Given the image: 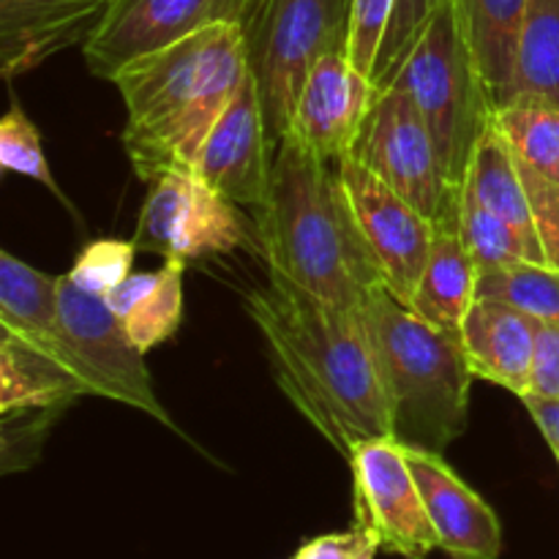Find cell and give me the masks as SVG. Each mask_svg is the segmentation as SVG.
Wrapping results in <instances>:
<instances>
[{
    "mask_svg": "<svg viewBox=\"0 0 559 559\" xmlns=\"http://www.w3.org/2000/svg\"><path fill=\"white\" fill-rule=\"evenodd\" d=\"M538 320L497 298H475L462 325V344L475 380L516 393L530 391Z\"/></svg>",
    "mask_w": 559,
    "mask_h": 559,
    "instance_id": "obj_17",
    "label": "cell"
},
{
    "mask_svg": "<svg viewBox=\"0 0 559 559\" xmlns=\"http://www.w3.org/2000/svg\"><path fill=\"white\" fill-rule=\"evenodd\" d=\"M66 409H14V413H0V429H3V473L27 469L38 462L44 437L55 426V420Z\"/></svg>",
    "mask_w": 559,
    "mask_h": 559,
    "instance_id": "obj_30",
    "label": "cell"
},
{
    "mask_svg": "<svg viewBox=\"0 0 559 559\" xmlns=\"http://www.w3.org/2000/svg\"><path fill=\"white\" fill-rule=\"evenodd\" d=\"M524 409L533 415L535 426L540 429L544 440L549 442L551 453H555L559 464V399H538V396H524Z\"/></svg>",
    "mask_w": 559,
    "mask_h": 559,
    "instance_id": "obj_34",
    "label": "cell"
},
{
    "mask_svg": "<svg viewBox=\"0 0 559 559\" xmlns=\"http://www.w3.org/2000/svg\"><path fill=\"white\" fill-rule=\"evenodd\" d=\"M360 314L380 364L393 437L407 448L445 453L467 431L475 380L462 333L429 325L382 284Z\"/></svg>",
    "mask_w": 559,
    "mask_h": 559,
    "instance_id": "obj_4",
    "label": "cell"
},
{
    "mask_svg": "<svg viewBox=\"0 0 559 559\" xmlns=\"http://www.w3.org/2000/svg\"><path fill=\"white\" fill-rule=\"evenodd\" d=\"M0 167L5 173L25 175V178L41 183L49 194L58 197L60 202L69 205V200L60 191L52 169H49L47 153H44L41 136L33 120L27 118L22 107H9V112L0 118Z\"/></svg>",
    "mask_w": 559,
    "mask_h": 559,
    "instance_id": "obj_27",
    "label": "cell"
},
{
    "mask_svg": "<svg viewBox=\"0 0 559 559\" xmlns=\"http://www.w3.org/2000/svg\"><path fill=\"white\" fill-rule=\"evenodd\" d=\"M377 551L382 549L374 535L355 524L353 530H344V533L306 540L293 559H374Z\"/></svg>",
    "mask_w": 559,
    "mask_h": 559,
    "instance_id": "obj_32",
    "label": "cell"
},
{
    "mask_svg": "<svg viewBox=\"0 0 559 559\" xmlns=\"http://www.w3.org/2000/svg\"><path fill=\"white\" fill-rule=\"evenodd\" d=\"M273 147L260 85L249 74L207 131L191 169L229 202L260 211L271 189Z\"/></svg>",
    "mask_w": 559,
    "mask_h": 559,
    "instance_id": "obj_13",
    "label": "cell"
},
{
    "mask_svg": "<svg viewBox=\"0 0 559 559\" xmlns=\"http://www.w3.org/2000/svg\"><path fill=\"white\" fill-rule=\"evenodd\" d=\"M338 178L382 287L409 306L429 262L437 224L358 158L344 156L338 162Z\"/></svg>",
    "mask_w": 559,
    "mask_h": 559,
    "instance_id": "obj_10",
    "label": "cell"
},
{
    "mask_svg": "<svg viewBox=\"0 0 559 559\" xmlns=\"http://www.w3.org/2000/svg\"><path fill=\"white\" fill-rule=\"evenodd\" d=\"M183 267L186 262L164 260L158 271L131 273L107 295V306L123 322L131 342L151 353L167 342L183 320Z\"/></svg>",
    "mask_w": 559,
    "mask_h": 559,
    "instance_id": "obj_20",
    "label": "cell"
},
{
    "mask_svg": "<svg viewBox=\"0 0 559 559\" xmlns=\"http://www.w3.org/2000/svg\"><path fill=\"white\" fill-rule=\"evenodd\" d=\"M464 186H469L473 194L519 235V240L527 249L530 262L549 265L527 189H524L516 158H513L511 142L495 123V118L475 145L473 158L467 164V175H464Z\"/></svg>",
    "mask_w": 559,
    "mask_h": 559,
    "instance_id": "obj_19",
    "label": "cell"
},
{
    "mask_svg": "<svg viewBox=\"0 0 559 559\" xmlns=\"http://www.w3.org/2000/svg\"><path fill=\"white\" fill-rule=\"evenodd\" d=\"M353 0H249L240 20L273 145L287 136L295 102L317 60L347 52Z\"/></svg>",
    "mask_w": 559,
    "mask_h": 559,
    "instance_id": "obj_6",
    "label": "cell"
},
{
    "mask_svg": "<svg viewBox=\"0 0 559 559\" xmlns=\"http://www.w3.org/2000/svg\"><path fill=\"white\" fill-rule=\"evenodd\" d=\"M60 317V276L38 271L0 251V328L3 336L41 347Z\"/></svg>",
    "mask_w": 559,
    "mask_h": 559,
    "instance_id": "obj_22",
    "label": "cell"
},
{
    "mask_svg": "<svg viewBox=\"0 0 559 559\" xmlns=\"http://www.w3.org/2000/svg\"><path fill=\"white\" fill-rule=\"evenodd\" d=\"M251 74L240 22H216L131 60L109 82L126 104L123 147L140 180L194 167L207 131Z\"/></svg>",
    "mask_w": 559,
    "mask_h": 559,
    "instance_id": "obj_2",
    "label": "cell"
},
{
    "mask_svg": "<svg viewBox=\"0 0 559 559\" xmlns=\"http://www.w3.org/2000/svg\"><path fill=\"white\" fill-rule=\"evenodd\" d=\"M36 349L69 371L82 396L126 404L178 431L173 415L158 402L145 353L131 342L107 300L80 289L69 276H60V317L52 338Z\"/></svg>",
    "mask_w": 559,
    "mask_h": 559,
    "instance_id": "obj_7",
    "label": "cell"
},
{
    "mask_svg": "<svg viewBox=\"0 0 559 559\" xmlns=\"http://www.w3.org/2000/svg\"><path fill=\"white\" fill-rule=\"evenodd\" d=\"M115 0H0V71L11 82L63 49L85 47Z\"/></svg>",
    "mask_w": 559,
    "mask_h": 559,
    "instance_id": "obj_16",
    "label": "cell"
},
{
    "mask_svg": "<svg viewBox=\"0 0 559 559\" xmlns=\"http://www.w3.org/2000/svg\"><path fill=\"white\" fill-rule=\"evenodd\" d=\"M508 104L559 109V0H527ZM500 109V107H497Z\"/></svg>",
    "mask_w": 559,
    "mask_h": 559,
    "instance_id": "obj_21",
    "label": "cell"
},
{
    "mask_svg": "<svg viewBox=\"0 0 559 559\" xmlns=\"http://www.w3.org/2000/svg\"><path fill=\"white\" fill-rule=\"evenodd\" d=\"M235 207L194 169H169L151 183L131 240L140 251L178 262L229 254L246 240Z\"/></svg>",
    "mask_w": 559,
    "mask_h": 559,
    "instance_id": "obj_9",
    "label": "cell"
},
{
    "mask_svg": "<svg viewBox=\"0 0 559 559\" xmlns=\"http://www.w3.org/2000/svg\"><path fill=\"white\" fill-rule=\"evenodd\" d=\"M267 271L336 309L360 311L380 276L355 224L338 162L298 136L276 145L267 200L257 211Z\"/></svg>",
    "mask_w": 559,
    "mask_h": 559,
    "instance_id": "obj_3",
    "label": "cell"
},
{
    "mask_svg": "<svg viewBox=\"0 0 559 559\" xmlns=\"http://www.w3.org/2000/svg\"><path fill=\"white\" fill-rule=\"evenodd\" d=\"M249 0H115L82 47L87 69L112 80L123 66L216 22H240Z\"/></svg>",
    "mask_w": 559,
    "mask_h": 559,
    "instance_id": "obj_12",
    "label": "cell"
},
{
    "mask_svg": "<svg viewBox=\"0 0 559 559\" xmlns=\"http://www.w3.org/2000/svg\"><path fill=\"white\" fill-rule=\"evenodd\" d=\"M527 396L559 399V328L557 325L538 322Z\"/></svg>",
    "mask_w": 559,
    "mask_h": 559,
    "instance_id": "obj_33",
    "label": "cell"
},
{
    "mask_svg": "<svg viewBox=\"0 0 559 559\" xmlns=\"http://www.w3.org/2000/svg\"><path fill=\"white\" fill-rule=\"evenodd\" d=\"M246 309L278 388L322 440L349 459L360 442L393 437L380 364L360 311L322 304L273 273L246 298Z\"/></svg>",
    "mask_w": 559,
    "mask_h": 559,
    "instance_id": "obj_1",
    "label": "cell"
},
{
    "mask_svg": "<svg viewBox=\"0 0 559 559\" xmlns=\"http://www.w3.org/2000/svg\"><path fill=\"white\" fill-rule=\"evenodd\" d=\"M374 96L371 80L349 63L347 52L322 55L300 87L287 134L317 156L342 162L353 151Z\"/></svg>",
    "mask_w": 559,
    "mask_h": 559,
    "instance_id": "obj_14",
    "label": "cell"
},
{
    "mask_svg": "<svg viewBox=\"0 0 559 559\" xmlns=\"http://www.w3.org/2000/svg\"><path fill=\"white\" fill-rule=\"evenodd\" d=\"M404 451L435 524L440 551L451 559H500L502 524L495 508L459 478L442 453L407 445Z\"/></svg>",
    "mask_w": 559,
    "mask_h": 559,
    "instance_id": "obj_15",
    "label": "cell"
},
{
    "mask_svg": "<svg viewBox=\"0 0 559 559\" xmlns=\"http://www.w3.org/2000/svg\"><path fill=\"white\" fill-rule=\"evenodd\" d=\"M349 156L358 158L435 224L459 211L462 186L456 189L445 178L435 136L418 104L402 85L377 91Z\"/></svg>",
    "mask_w": 559,
    "mask_h": 559,
    "instance_id": "obj_8",
    "label": "cell"
},
{
    "mask_svg": "<svg viewBox=\"0 0 559 559\" xmlns=\"http://www.w3.org/2000/svg\"><path fill=\"white\" fill-rule=\"evenodd\" d=\"M136 251L140 249L134 240H93L80 251L66 276L85 293L107 298L118 284H123L134 273L131 267H134Z\"/></svg>",
    "mask_w": 559,
    "mask_h": 559,
    "instance_id": "obj_29",
    "label": "cell"
},
{
    "mask_svg": "<svg viewBox=\"0 0 559 559\" xmlns=\"http://www.w3.org/2000/svg\"><path fill=\"white\" fill-rule=\"evenodd\" d=\"M347 464L355 484V524L374 535L382 551L426 559L440 549L407 451L396 437L360 442Z\"/></svg>",
    "mask_w": 559,
    "mask_h": 559,
    "instance_id": "obj_11",
    "label": "cell"
},
{
    "mask_svg": "<svg viewBox=\"0 0 559 559\" xmlns=\"http://www.w3.org/2000/svg\"><path fill=\"white\" fill-rule=\"evenodd\" d=\"M456 5L495 107H502L513 80L527 0H456Z\"/></svg>",
    "mask_w": 559,
    "mask_h": 559,
    "instance_id": "obj_23",
    "label": "cell"
},
{
    "mask_svg": "<svg viewBox=\"0 0 559 559\" xmlns=\"http://www.w3.org/2000/svg\"><path fill=\"white\" fill-rule=\"evenodd\" d=\"M82 388L41 349L0 336V413L14 409H69Z\"/></svg>",
    "mask_w": 559,
    "mask_h": 559,
    "instance_id": "obj_24",
    "label": "cell"
},
{
    "mask_svg": "<svg viewBox=\"0 0 559 559\" xmlns=\"http://www.w3.org/2000/svg\"><path fill=\"white\" fill-rule=\"evenodd\" d=\"M393 5H396V0H353L347 58L369 80L371 71H374L377 55H380L382 38H385L388 22H391Z\"/></svg>",
    "mask_w": 559,
    "mask_h": 559,
    "instance_id": "obj_31",
    "label": "cell"
},
{
    "mask_svg": "<svg viewBox=\"0 0 559 559\" xmlns=\"http://www.w3.org/2000/svg\"><path fill=\"white\" fill-rule=\"evenodd\" d=\"M391 85H402L418 104L445 178L459 189L497 107L469 49L456 0H442Z\"/></svg>",
    "mask_w": 559,
    "mask_h": 559,
    "instance_id": "obj_5",
    "label": "cell"
},
{
    "mask_svg": "<svg viewBox=\"0 0 559 559\" xmlns=\"http://www.w3.org/2000/svg\"><path fill=\"white\" fill-rule=\"evenodd\" d=\"M459 233H462L464 246H467L478 273L530 262L519 235L500 216H495L464 183L462 197H459Z\"/></svg>",
    "mask_w": 559,
    "mask_h": 559,
    "instance_id": "obj_26",
    "label": "cell"
},
{
    "mask_svg": "<svg viewBox=\"0 0 559 559\" xmlns=\"http://www.w3.org/2000/svg\"><path fill=\"white\" fill-rule=\"evenodd\" d=\"M442 0H396L391 22H388L385 38H382L380 55H377L374 71H371V85L374 91H385L393 82L396 71L402 69L404 58L415 47L418 36L424 33L426 22L431 20Z\"/></svg>",
    "mask_w": 559,
    "mask_h": 559,
    "instance_id": "obj_28",
    "label": "cell"
},
{
    "mask_svg": "<svg viewBox=\"0 0 559 559\" xmlns=\"http://www.w3.org/2000/svg\"><path fill=\"white\" fill-rule=\"evenodd\" d=\"M478 298L516 306L533 320L559 328V271L538 262H516L478 273Z\"/></svg>",
    "mask_w": 559,
    "mask_h": 559,
    "instance_id": "obj_25",
    "label": "cell"
},
{
    "mask_svg": "<svg viewBox=\"0 0 559 559\" xmlns=\"http://www.w3.org/2000/svg\"><path fill=\"white\" fill-rule=\"evenodd\" d=\"M478 298V267L459 233V211L437 222L435 243L409 309L429 325L462 333L464 320Z\"/></svg>",
    "mask_w": 559,
    "mask_h": 559,
    "instance_id": "obj_18",
    "label": "cell"
}]
</instances>
